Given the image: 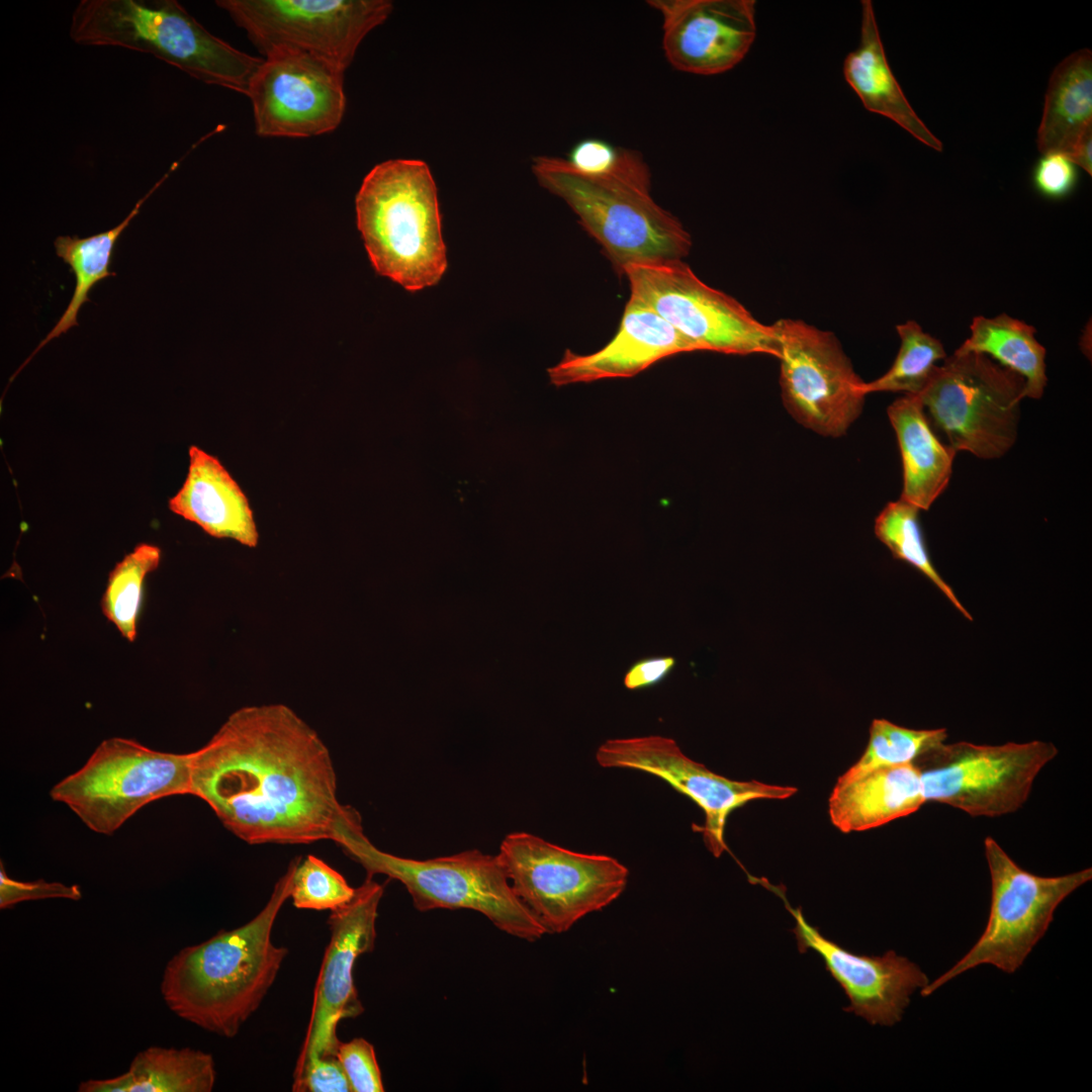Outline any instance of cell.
Listing matches in <instances>:
<instances>
[{"mask_svg": "<svg viewBox=\"0 0 1092 1092\" xmlns=\"http://www.w3.org/2000/svg\"><path fill=\"white\" fill-rule=\"evenodd\" d=\"M191 754V795L249 844L334 841L356 812L338 800L328 747L285 705L235 711Z\"/></svg>", "mask_w": 1092, "mask_h": 1092, "instance_id": "6da1fadb", "label": "cell"}, {"mask_svg": "<svg viewBox=\"0 0 1092 1092\" xmlns=\"http://www.w3.org/2000/svg\"><path fill=\"white\" fill-rule=\"evenodd\" d=\"M300 857L293 858L269 900L249 922L220 930L179 950L166 965L161 994L181 1019L233 1038L258 1010L289 950L274 944L272 930L292 889Z\"/></svg>", "mask_w": 1092, "mask_h": 1092, "instance_id": "7a4b0ae2", "label": "cell"}, {"mask_svg": "<svg viewBox=\"0 0 1092 1092\" xmlns=\"http://www.w3.org/2000/svg\"><path fill=\"white\" fill-rule=\"evenodd\" d=\"M532 171L543 188L567 203L618 273L633 264L682 260L690 253L688 231L650 194L648 166L594 176L576 171L565 159L540 156Z\"/></svg>", "mask_w": 1092, "mask_h": 1092, "instance_id": "3957f363", "label": "cell"}, {"mask_svg": "<svg viewBox=\"0 0 1092 1092\" xmlns=\"http://www.w3.org/2000/svg\"><path fill=\"white\" fill-rule=\"evenodd\" d=\"M69 35L80 46L151 54L203 83L242 94L263 61L212 34L176 0H81Z\"/></svg>", "mask_w": 1092, "mask_h": 1092, "instance_id": "277c9868", "label": "cell"}, {"mask_svg": "<svg viewBox=\"0 0 1092 1092\" xmlns=\"http://www.w3.org/2000/svg\"><path fill=\"white\" fill-rule=\"evenodd\" d=\"M357 226L375 271L417 291L447 268L437 187L418 159H390L365 176L355 200Z\"/></svg>", "mask_w": 1092, "mask_h": 1092, "instance_id": "5b68a950", "label": "cell"}, {"mask_svg": "<svg viewBox=\"0 0 1092 1092\" xmlns=\"http://www.w3.org/2000/svg\"><path fill=\"white\" fill-rule=\"evenodd\" d=\"M334 841L367 877L380 874L400 882L418 911H477L497 929L529 942L547 933L515 894L497 854L470 849L424 860L400 857L366 837L359 814L340 825Z\"/></svg>", "mask_w": 1092, "mask_h": 1092, "instance_id": "8992f818", "label": "cell"}, {"mask_svg": "<svg viewBox=\"0 0 1092 1092\" xmlns=\"http://www.w3.org/2000/svg\"><path fill=\"white\" fill-rule=\"evenodd\" d=\"M191 752H165L133 739L111 737L82 767L57 783L50 795L90 830L110 835L146 805L191 795Z\"/></svg>", "mask_w": 1092, "mask_h": 1092, "instance_id": "52a82bcc", "label": "cell"}, {"mask_svg": "<svg viewBox=\"0 0 1092 1092\" xmlns=\"http://www.w3.org/2000/svg\"><path fill=\"white\" fill-rule=\"evenodd\" d=\"M497 856L515 894L547 933L566 932L608 907L629 879L613 856L573 851L528 832L508 834Z\"/></svg>", "mask_w": 1092, "mask_h": 1092, "instance_id": "ba28073f", "label": "cell"}, {"mask_svg": "<svg viewBox=\"0 0 1092 1092\" xmlns=\"http://www.w3.org/2000/svg\"><path fill=\"white\" fill-rule=\"evenodd\" d=\"M918 396L952 450L997 459L1016 441L1025 380L983 354L954 352Z\"/></svg>", "mask_w": 1092, "mask_h": 1092, "instance_id": "9c48e42d", "label": "cell"}, {"mask_svg": "<svg viewBox=\"0 0 1092 1092\" xmlns=\"http://www.w3.org/2000/svg\"><path fill=\"white\" fill-rule=\"evenodd\" d=\"M984 851L991 879L986 927L957 964L921 989L923 997L981 965L1015 973L1045 934L1058 906L1092 879L1091 868L1057 877L1029 873L991 836L984 840Z\"/></svg>", "mask_w": 1092, "mask_h": 1092, "instance_id": "30bf717a", "label": "cell"}, {"mask_svg": "<svg viewBox=\"0 0 1092 1092\" xmlns=\"http://www.w3.org/2000/svg\"><path fill=\"white\" fill-rule=\"evenodd\" d=\"M1057 754L1053 743L1039 740L1001 745L942 742L913 764L926 803L945 804L973 817H999L1024 805L1036 776Z\"/></svg>", "mask_w": 1092, "mask_h": 1092, "instance_id": "8fae6325", "label": "cell"}, {"mask_svg": "<svg viewBox=\"0 0 1092 1092\" xmlns=\"http://www.w3.org/2000/svg\"><path fill=\"white\" fill-rule=\"evenodd\" d=\"M630 296L642 301L701 351L778 358L772 325L756 320L734 297L703 282L682 260L633 264L622 271Z\"/></svg>", "mask_w": 1092, "mask_h": 1092, "instance_id": "7c38bea8", "label": "cell"}, {"mask_svg": "<svg viewBox=\"0 0 1092 1092\" xmlns=\"http://www.w3.org/2000/svg\"><path fill=\"white\" fill-rule=\"evenodd\" d=\"M265 56L291 51L346 71L363 38L392 11L388 0H217Z\"/></svg>", "mask_w": 1092, "mask_h": 1092, "instance_id": "4fadbf2b", "label": "cell"}, {"mask_svg": "<svg viewBox=\"0 0 1092 1092\" xmlns=\"http://www.w3.org/2000/svg\"><path fill=\"white\" fill-rule=\"evenodd\" d=\"M785 406L804 427L840 437L861 414L866 382L855 373L836 336L801 320L772 324Z\"/></svg>", "mask_w": 1092, "mask_h": 1092, "instance_id": "5bb4252c", "label": "cell"}, {"mask_svg": "<svg viewBox=\"0 0 1092 1092\" xmlns=\"http://www.w3.org/2000/svg\"><path fill=\"white\" fill-rule=\"evenodd\" d=\"M344 73L333 64L297 52L265 56L247 96L256 133L308 138L335 130L346 110Z\"/></svg>", "mask_w": 1092, "mask_h": 1092, "instance_id": "9a60e30c", "label": "cell"}, {"mask_svg": "<svg viewBox=\"0 0 1092 1092\" xmlns=\"http://www.w3.org/2000/svg\"><path fill=\"white\" fill-rule=\"evenodd\" d=\"M604 768H627L655 776L689 797L704 812L703 835L709 851L719 857L726 849L724 829L729 814L757 799L783 800L797 789L757 781H734L715 774L687 756L669 737L649 735L608 739L596 751Z\"/></svg>", "mask_w": 1092, "mask_h": 1092, "instance_id": "2e32d148", "label": "cell"}, {"mask_svg": "<svg viewBox=\"0 0 1092 1092\" xmlns=\"http://www.w3.org/2000/svg\"><path fill=\"white\" fill-rule=\"evenodd\" d=\"M383 892V885L367 877L347 904L331 911L328 919L330 940L314 987L310 1018L293 1078L300 1074L307 1061L337 1056L341 1042L337 1035L340 1021L357 1017L364 1010L353 971L357 959L374 948L378 906Z\"/></svg>", "mask_w": 1092, "mask_h": 1092, "instance_id": "e0dca14e", "label": "cell"}, {"mask_svg": "<svg viewBox=\"0 0 1092 1092\" xmlns=\"http://www.w3.org/2000/svg\"><path fill=\"white\" fill-rule=\"evenodd\" d=\"M763 886L782 897L794 917L792 932L799 951H816L828 973L845 992L850 1004L844 1011L864 1018L872 1025L892 1026L902 1019L910 996L916 989L921 990L929 983L916 964L894 950L881 957L858 956L848 951L809 924L801 908L791 907L780 887H774L766 881Z\"/></svg>", "mask_w": 1092, "mask_h": 1092, "instance_id": "ac0fdd59", "label": "cell"}, {"mask_svg": "<svg viewBox=\"0 0 1092 1092\" xmlns=\"http://www.w3.org/2000/svg\"><path fill=\"white\" fill-rule=\"evenodd\" d=\"M755 0H649L662 49L677 71L712 76L737 66L756 37Z\"/></svg>", "mask_w": 1092, "mask_h": 1092, "instance_id": "d6986e66", "label": "cell"}, {"mask_svg": "<svg viewBox=\"0 0 1092 1092\" xmlns=\"http://www.w3.org/2000/svg\"><path fill=\"white\" fill-rule=\"evenodd\" d=\"M693 351L701 350L652 308L630 296L618 332L605 347L587 355L567 349L547 372L557 387L628 378L663 358Z\"/></svg>", "mask_w": 1092, "mask_h": 1092, "instance_id": "ffe728a7", "label": "cell"}, {"mask_svg": "<svg viewBox=\"0 0 1092 1092\" xmlns=\"http://www.w3.org/2000/svg\"><path fill=\"white\" fill-rule=\"evenodd\" d=\"M186 478L169 509L215 538L256 547L257 526L249 500L219 460L197 446L189 448Z\"/></svg>", "mask_w": 1092, "mask_h": 1092, "instance_id": "44dd1931", "label": "cell"}, {"mask_svg": "<svg viewBox=\"0 0 1092 1092\" xmlns=\"http://www.w3.org/2000/svg\"><path fill=\"white\" fill-rule=\"evenodd\" d=\"M925 803L919 771L908 763L846 771L834 786L828 811L833 825L848 833L880 827Z\"/></svg>", "mask_w": 1092, "mask_h": 1092, "instance_id": "7402d4cb", "label": "cell"}, {"mask_svg": "<svg viewBox=\"0 0 1092 1092\" xmlns=\"http://www.w3.org/2000/svg\"><path fill=\"white\" fill-rule=\"evenodd\" d=\"M858 46L843 61L842 72L867 110L890 118L925 146L941 152L942 142L916 114L888 63L871 0L861 2Z\"/></svg>", "mask_w": 1092, "mask_h": 1092, "instance_id": "603a6c76", "label": "cell"}, {"mask_svg": "<svg viewBox=\"0 0 1092 1092\" xmlns=\"http://www.w3.org/2000/svg\"><path fill=\"white\" fill-rule=\"evenodd\" d=\"M887 414L902 459L900 498L926 511L948 485L957 452L938 439L918 395L897 398Z\"/></svg>", "mask_w": 1092, "mask_h": 1092, "instance_id": "cb8c5ba5", "label": "cell"}, {"mask_svg": "<svg viewBox=\"0 0 1092 1092\" xmlns=\"http://www.w3.org/2000/svg\"><path fill=\"white\" fill-rule=\"evenodd\" d=\"M1092 130V53L1082 49L1063 60L1051 75L1037 131L1041 154L1070 158Z\"/></svg>", "mask_w": 1092, "mask_h": 1092, "instance_id": "d4e9b609", "label": "cell"}, {"mask_svg": "<svg viewBox=\"0 0 1092 1092\" xmlns=\"http://www.w3.org/2000/svg\"><path fill=\"white\" fill-rule=\"evenodd\" d=\"M216 1081L213 1057L191 1048L150 1046L128 1070L108 1079H90L79 1092H210Z\"/></svg>", "mask_w": 1092, "mask_h": 1092, "instance_id": "484cf974", "label": "cell"}, {"mask_svg": "<svg viewBox=\"0 0 1092 1092\" xmlns=\"http://www.w3.org/2000/svg\"><path fill=\"white\" fill-rule=\"evenodd\" d=\"M970 336L954 351L983 354L1025 380V397L1040 398L1048 377L1045 349L1035 338V329L1006 313L994 317L976 316Z\"/></svg>", "mask_w": 1092, "mask_h": 1092, "instance_id": "4316f807", "label": "cell"}, {"mask_svg": "<svg viewBox=\"0 0 1092 1092\" xmlns=\"http://www.w3.org/2000/svg\"><path fill=\"white\" fill-rule=\"evenodd\" d=\"M177 166L178 163H174L169 171L135 203L130 212L116 226L87 238L60 236L55 240L54 246L57 256L70 266L75 275L74 293L58 323L18 369L17 373L50 341L67 333L72 327L78 326V313L81 306L89 301V291L97 282L115 275L109 270V266L113 248L118 238L138 215L147 199L153 195Z\"/></svg>", "mask_w": 1092, "mask_h": 1092, "instance_id": "83f0119b", "label": "cell"}, {"mask_svg": "<svg viewBox=\"0 0 1092 1092\" xmlns=\"http://www.w3.org/2000/svg\"><path fill=\"white\" fill-rule=\"evenodd\" d=\"M919 512L917 507L902 498L890 502L875 520V534L891 551L894 558L920 571L964 617L972 621L971 614L940 576L930 559L919 521Z\"/></svg>", "mask_w": 1092, "mask_h": 1092, "instance_id": "f1b7e54d", "label": "cell"}, {"mask_svg": "<svg viewBox=\"0 0 1092 1092\" xmlns=\"http://www.w3.org/2000/svg\"><path fill=\"white\" fill-rule=\"evenodd\" d=\"M160 560L159 547L141 543L126 554L108 575L101 609L106 619L129 642L136 638L145 579L158 568Z\"/></svg>", "mask_w": 1092, "mask_h": 1092, "instance_id": "f546056e", "label": "cell"}, {"mask_svg": "<svg viewBox=\"0 0 1092 1092\" xmlns=\"http://www.w3.org/2000/svg\"><path fill=\"white\" fill-rule=\"evenodd\" d=\"M896 331L900 338L897 356L885 374L866 382L867 394L886 391L919 395L931 380L938 361L946 358L941 342L916 322L898 325Z\"/></svg>", "mask_w": 1092, "mask_h": 1092, "instance_id": "4dcf8cb0", "label": "cell"}, {"mask_svg": "<svg viewBox=\"0 0 1092 1092\" xmlns=\"http://www.w3.org/2000/svg\"><path fill=\"white\" fill-rule=\"evenodd\" d=\"M946 737L944 728L917 730L896 725L886 719H875L870 727L866 750L847 771L862 772L883 766L913 763L920 754L944 742Z\"/></svg>", "mask_w": 1092, "mask_h": 1092, "instance_id": "1f68e13d", "label": "cell"}, {"mask_svg": "<svg viewBox=\"0 0 1092 1092\" xmlns=\"http://www.w3.org/2000/svg\"><path fill=\"white\" fill-rule=\"evenodd\" d=\"M355 890L338 871L308 854L295 869L290 898L297 909L334 911L347 904Z\"/></svg>", "mask_w": 1092, "mask_h": 1092, "instance_id": "d6a6232c", "label": "cell"}, {"mask_svg": "<svg viewBox=\"0 0 1092 1092\" xmlns=\"http://www.w3.org/2000/svg\"><path fill=\"white\" fill-rule=\"evenodd\" d=\"M565 160L576 171L594 176L628 173L648 166L638 151L597 138L575 143Z\"/></svg>", "mask_w": 1092, "mask_h": 1092, "instance_id": "836d02e7", "label": "cell"}, {"mask_svg": "<svg viewBox=\"0 0 1092 1092\" xmlns=\"http://www.w3.org/2000/svg\"><path fill=\"white\" fill-rule=\"evenodd\" d=\"M352 1092H382L381 1072L373 1045L362 1037L340 1042L337 1050Z\"/></svg>", "mask_w": 1092, "mask_h": 1092, "instance_id": "e575fe53", "label": "cell"}, {"mask_svg": "<svg viewBox=\"0 0 1092 1092\" xmlns=\"http://www.w3.org/2000/svg\"><path fill=\"white\" fill-rule=\"evenodd\" d=\"M82 892L78 885L47 882L42 879L22 882L10 878L0 862V908L7 909L18 903L44 899H69L78 901Z\"/></svg>", "mask_w": 1092, "mask_h": 1092, "instance_id": "d590c367", "label": "cell"}, {"mask_svg": "<svg viewBox=\"0 0 1092 1092\" xmlns=\"http://www.w3.org/2000/svg\"><path fill=\"white\" fill-rule=\"evenodd\" d=\"M1032 180L1036 190L1044 197L1065 198L1076 186V165L1063 154H1045L1035 165Z\"/></svg>", "mask_w": 1092, "mask_h": 1092, "instance_id": "8d00e7d4", "label": "cell"}, {"mask_svg": "<svg viewBox=\"0 0 1092 1092\" xmlns=\"http://www.w3.org/2000/svg\"><path fill=\"white\" fill-rule=\"evenodd\" d=\"M294 1092H352L345 1071L337 1056H325L307 1061L300 1074L293 1078Z\"/></svg>", "mask_w": 1092, "mask_h": 1092, "instance_id": "74e56055", "label": "cell"}, {"mask_svg": "<svg viewBox=\"0 0 1092 1092\" xmlns=\"http://www.w3.org/2000/svg\"><path fill=\"white\" fill-rule=\"evenodd\" d=\"M676 666V659L671 655L649 656L634 661L626 670L624 687L630 691H640L655 687L667 678Z\"/></svg>", "mask_w": 1092, "mask_h": 1092, "instance_id": "f35d334b", "label": "cell"}, {"mask_svg": "<svg viewBox=\"0 0 1092 1092\" xmlns=\"http://www.w3.org/2000/svg\"><path fill=\"white\" fill-rule=\"evenodd\" d=\"M1076 166L1092 175V130L1088 131L1069 158Z\"/></svg>", "mask_w": 1092, "mask_h": 1092, "instance_id": "ab89813d", "label": "cell"}]
</instances>
